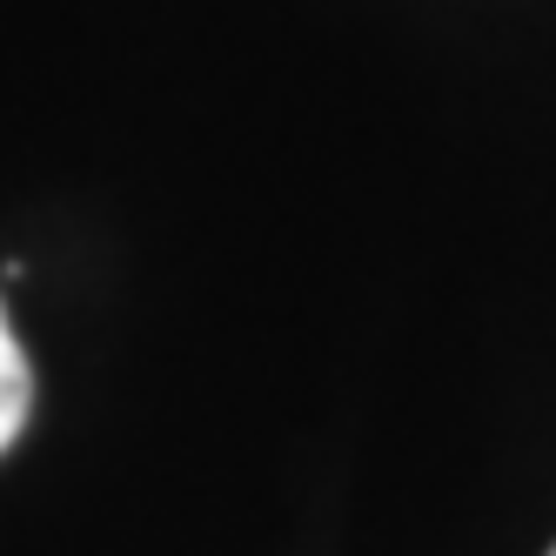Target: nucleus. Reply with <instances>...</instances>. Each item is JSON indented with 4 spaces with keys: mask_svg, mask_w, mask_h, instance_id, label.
Here are the masks:
<instances>
[{
    "mask_svg": "<svg viewBox=\"0 0 556 556\" xmlns=\"http://www.w3.org/2000/svg\"><path fill=\"white\" fill-rule=\"evenodd\" d=\"M27 409H34V369H27V355H21V336L8 323V308H0V456L21 443Z\"/></svg>",
    "mask_w": 556,
    "mask_h": 556,
    "instance_id": "f257e3e1",
    "label": "nucleus"
},
{
    "mask_svg": "<svg viewBox=\"0 0 556 556\" xmlns=\"http://www.w3.org/2000/svg\"><path fill=\"white\" fill-rule=\"evenodd\" d=\"M549 556H556V549H549Z\"/></svg>",
    "mask_w": 556,
    "mask_h": 556,
    "instance_id": "f03ea898",
    "label": "nucleus"
}]
</instances>
